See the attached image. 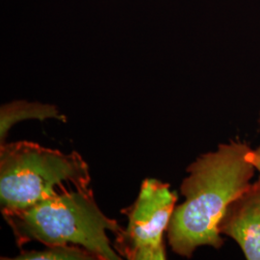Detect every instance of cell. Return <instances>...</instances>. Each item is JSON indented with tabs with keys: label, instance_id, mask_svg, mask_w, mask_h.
I'll return each instance as SVG.
<instances>
[{
	"label": "cell",
	"instance_id": "6",
	"mask_svg": "<svg viewBox=\"0 0 260 260\" xmlns=\"http://www.w3.org/2000/svg\"><path fill=\"white\" fill-rule=\"evenodd\" d=\"M57 120L67 122V117L53 104L15 101L0 107V145L6 143L10 129L19 121L25 120Z\"/></svg>",
	"mask_w": 260,
	"mask_h": 260
},
{
	"label": "cell",
	"instance_id": "5",
	"mask_svg": "<svg viewBox=\"0 0 260 260\" xmlns=\"http://www.w3.org/2000/svg\"><path fill=\"white\" fill-rule=\"evenodd\" d=\"M219 231L239 245L247 259L260 260V177L229 205Z\"/></svg>",
	"mask_w": 260,
	"mask_h": 260
},
{
	"label": "cell",
	"instance_id": "4",
	"mask_svg": "<svg viewBox=\"0 0 260 260\" xmlns=\"http://www.w3.org/2000/svg\"><path fill=\"white\" fill-rule=\"evenodd\" d=\"M177 195L156 178H146L134 204L121 212L128 218L126 229L116 235L114 249L129 260L167 258L163 234L167 232Z\"/></svg>",
	"mask_w": 260,
	"mask_h": 260
},
{
	"label": "cell",
	"instance_id": "3",
	"mask_svg": "<svg viewBox=\"0 0 260 260\" xmlns=\"http://www.w3.org/2000/svg\"><path fill=\"white\" fill-rule=\"evenodd\" d=\"M90 184V168L77 151L65 153L31 141L0 145L1 213L25 209L68 187Z\"/></svg>",
	"mask_w": 260,
	"mask_h": 260
},
{
	"label": "cell",
	"instance_id": "8",
	"mask_svg": "<svg viewBox=\"0 0 260 260\" xmlns=\"http://www.w3.org/2000/svg\"><path fill=\"white\" fill-rule=\"evenodd\" d=\"M260 122V114H259ZM251 159L253 166L256 171H258L260 174V146L257 149H252L251 154Z\"/></svg>",
	"mask_w": 260,
	"mask_h": 260
},
{
	"label": "cell",
	"instance_id": "7",
	"mask_svg": "<svg viewBox=\"0 0 260 260\" xmlns=\"http://www.w3.org/2000/svg\"><path fill=\"white\" fill-rule=\"evenodd\" d=\"M13 260H99L93 252L77 245L49 246L43 251H23Z\"/></svg>",
	"mask_w": 260,
	"mask_h": 260
},
{
	"label": "cell",
	"instance_id": "1",
	"mask_svg": "<svg viewBox=\"0 0 260 260\" xmlns=\"http://www.w3.org/2000/svg\"><path fill=\"white\" fill-rule=\"evenodd\" d=\"M246 143L231 141L197 158L187 168L181 185L183 204L174 210L168 241L174 252L187 258L196 249L223 246L219 223L229 205L251 185L256 171Z\"/></svg>",
	"mask_w": 260,
	"mask_h": 260
},
{
	"label": "cell",
	"instance_id": "2",
	"mask_svg": "<svg viewBox=\"0 0 260 260\" xmlns=\"http://www.w3.org/2000/svg\"><path fill=\"white\" fill-rule=\"evenodd\" d=\"M19 248L30 242L46 247L77 245L99 260H120L107 233L122 228L103 213L90 188H71L25 209L2 213Z\"/></svg>",
	"mask_w": 260,
	"mask_h": 260
}]
</instances>
